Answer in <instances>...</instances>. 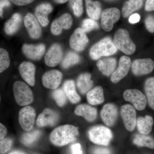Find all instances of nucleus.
<instances>
[{"label": "nucleus", "instance_id": "obj_48", "mask_svg": "<svg viewBox=\"0 0 154 154\" xmlns=\"http://www.w3.org/2000/svg\"><path fill=\"white\" fill-rule=\"evenodd\" d=\"M9 154H25V153L23 152L22 151L19 150H15L14 151L11 152Z\"/></svg>", "mask_w": 154, "mask_h": 154}, {"label": "nucleus", "instance_id": "obj_24", "mask_svg": "<svg viewBox=\"0 0 154 154\" xmlns=\"http://www.w3.org/2000/svg\"><path fill=\"white\" fill-rule=\"evenodd\" d=\"M117 61L113 58H107L98 61L97 66L102 74L108 76L112 75L115 71Z\"/></svg>", "mask_w": 154, "mask_h": 154}, {"label": "nucleus", "instance_id": "obj_16", "mask_svg": "<svg viewBox=\"0 0 154 154\" xmlns=\"http://www.w3.org/2000/svg\"><path fill=\"white\" fill-rule=\"evenodd\" d=\"M63 78L61 72L57 70L47 72L42 77V82L45 88L56 90L60 85Z\"/></svg>", "mask_w": 154, "mask_h": 154}, {"label": "nucleus", "instance_id": "obj_41", "mask_svg": "<svg viewBox=\"0 0 154 154\" xmlns=\"http://www.w3.org/2000/svg\"><path fill=\"white\" fill-rule=\"evenodd\" d=\"M92 154H110V152L109 149L105 147H95L92 149Z\"/></svg>", "mask_w": 154, "mask_h": 154}, {"label": "nucleus", "instance_id": "obj_39", "mask_svg": "<svg viewBox=\"0 0 154 154\" xmlns=\"http://www.w3.org/2000/svg\"><path fill=\"white\" fill-rule=\"evenodd\" d=\"M13 141L8 138L0 140V154H5L11 149Z\"/></svg>", "mask_w": 154, "mask_h": 154}, {"label": "nucleus", "instance_id": "obj_34", "mask_svg": "<svg viewBox=\"0 0 154 154\" xmlns=\"http://www.w3.org/2000/svg\"><path fill=\"white\" fill-rule=\"evenodd\" d=\"M41 134V131L38 130H35L26 133L22 135L21 142L25 146H30L38 140Z\"/></svg>", "mask_w": 154, "mask_h": 154}, {"label": "nucleus", "instance_id": "obj_47", "mask_svg": "<svg viewBox=\"0 0 154 154\" xmlns=\"http://www.w3.org/2000/svg\"><path fill=\"white\" fill-rule=\"evenodd\" d=\"M11 5V3L9 0H0V6L3 9Z\"/></svg>", "mask_w": 154, "mask_h": 154}, {"label": "nucleus", "instance_id": "obj_46", "mask_svg": "<svg viewBox=\"0 0 154 154\" xmlns=\"http://www.w3.org/2000/svg\"><path fill=\"white\" fill-rule=\"evenodd\" d=\"M140 16L138 14H132L129 18V22L131 24H135L139 22L140 20Z\"/></svg>", "mask_w": 154, "mask_h": 154}, {"label": "nucleus", "instance_id": "obj_32", "mask_svg": "<svg viewBox=\"0 0 154 154\" xmlns=\"http://www.w3.org/2000/svg\"><path fill=\"white\" fill-rule=\"evenodd\" d=\"M133 143L138 146L154 149V140L151 137L145 134L136 135L133 140Z\"/></svg>", "mask_w": 154, "mask_h": 154}, {"label": "nucleus", "instance_id": "obj_22", "mask_svg": "<svg viewBox=\"0 0 154 154\" xmlns=\"http://www.w3.org/2000/svg\"><path fill=\"white\" fill-rule=\"evenodd\" d=\"M22 22L21 15L16 13L12 15L9 20L5 22L4 26V31L8 36H13L20 29Z\"/></svg>", "mask_w": 154, "mask_h": 154}, {"label": "nucleus", "instance_id": "obj_1", "mask_svg": "<svg viewBox=\"0 0 154 154\" xmlns=\"http://www.w3.org/2000/svg\"><path fill=\"white\" fill-rule=\"evenodd\" d=\"M79 134L78 127L65 125L53 131L50 135V140L54 145L62 146L75 141Z\"/></svg>", "mask_w": 154, "mask_h": 154}, {"label": "nucleus", "instance_id": "obj_28", "mask_svg": "<svg viewBox=\"0 0 154 154\" xmlns=\"http://www.w3.org/2000/svg\"><path fill=\"white\" fill-rule=\"evenodd\" d=\"M154 122L152 117L149 116L140 117L137 120L136 125L139 131L142 134H147L152 131Z\"/></svg>", "mask_w": 154, "mask_h": 154}, {"label": "nucleus", "instance_id": "obj_23", "mask_svg": "<svg viewBox=\"0 0 154 154\" xmlns=\"http://www.w3.org/2000/svg\"><path fill=\"white\" fill-rule=\"evenodd\" d=\"M75 113L77 116H82L88 122L94 121L97 115V111L96 108L85 104L77 106L75 109Z\"/></svg>", "mask_w": 154, "mask_h": 154}, {"label": "nucleus", "instance_id": "obj_42", "mask_svg": "<svg viewBox=\"0 0 154 154\" xmlns=\"http://www.w3.org/2000/svg\"><path fill=\"white\" fill-rule=\"evenodd\" d=\"M72 154H83L81 144L79 143L74 144L71 146Z\"/></svg>", "mask_w": 154, "mask_h": 154}, {"label": "nucleus", "instance_id": "obj_35", "mask_svg": "<svg viewBox=\"0 0 154 154\" xmlns=\"http://www.w3.org/2000/svg\"><path fill=\"white\" fill-rule=\"evenodd\" d=\"M80 60L79 56L75 52L70 51L67 54L61 63L63 69H68L72 66L79 63Z\"/></svg>", "mask_w": 154, "mask_h": 154}, {"label": "nucleus", "instance_id": "obj_4", "mask_svg": "<svg viewBox=\"0 0 154 154\" xmlns=\"http://www.w3.org/2000/svg\"><path fill=\"white\" fill-rule=\"evenodd\" d=\"M113 43L117 49L126 54L134 52L136 46L130 37L128 31L123 29H119L114 35Z\"/></svg>", "mask_w": 154, "mask_h": 154}, {"label": "nucleus", "instance_id": "obj_37", "mask_svg": "<svg viewBox=\"0 0 154 154\" xmlns=\"http://www.w3.org/2000/svg\"><path fill=\"white\" fill-rule=\"evenodd\" d=\"M70 5L76 17H80L83 14L82 0H70Z\"/></svg>", "mask_w": 154, "mask_h": 154}, {"label": "nucleus", "instance_id": "obj_6", "mask_svg": "<svg viewBox=\"0 0 154 154\" xmlns=\"http://www.w3.org/2000/svg\"><path fill=\"white\" fill-rule=\"evenodd\" d=\"M36 111L31 106L23 107L19 112V124L26 131H30L33 128L36 118Z\"/></svg>", "mask_w": 154, "mask_h": 154}, {"label": "nucleus", "instance_id": "obj_9", "mask_svg": "<svg viewBox=\"0 0 154 154\" xmlns=\"http://www.w3.org/2000/svg\"><path fill=\"white\" fill-rule=\"evenodd\" d=\"M88 42L86 32L82 28H78L71 36L69 45L71 48L77 51H82L87 46Z\"/></svg>", "mask_w": 154, "mask_h": 154}, {"label": "nucleus", "instance_id": "obj_40", "mask_svg": "<svg viewBox=\"0 0 154 154\" xmlns=\"http://www.w3.org/2000/svg\"><path fill=\"white\" fill-rule=\"evenodd\" d=\"M145 25L146 28L149 32H154V19L152 16L147 17L145 20Z\"/></svg>", "mask_w": 154, "mask_h": 154}, {"label": "nucleus", "instance_id": "obj_15", "mask_svg": "<svg viewBox=\"0 0 154 154\" xmlns=\"http://www.w3.org/2000/svg\"><path fill=\"white\" fill-rule=\"evenodd\" d=\"M62 49L58 44H54L50 48L45 57V62L47 66L54 67L60 62L62 59Z\"/></svg>", "mask_w": 154, "mask_h": 154}, {"label": "nucleus", "instance_id": "obj_29", "mask_svg": "<svg viewBox=\"0 0 154 154\" xmlns=\"http://www.w3.org/2000/svg\"><path fill=\"white\" fill-rule=\"evenodd\" d=\"M86 9L88 16L94 20H98L101 14V4L99 2L85 0Z\"/></svg>", "mask_w": 154, "mask_h": 154}, {"label": "nucleus", "instance_id": "obj_49", "mask_svg": "<svg viewBox=\"0 0 154 154\" xmlns=\"http://www.w3.org/2000/svg\"><path fill=\"white\" fill-rule=\"evenodd\" d=\"M55 2L58 3V4H63L69 0H54Z\"/></svg>", "mask_w": 154, "mask_h": 154}, {"label": "nucleus", "instance_id": "obj_10", "mask_svg": "<svg viewBox=\"0 0 154 154\" xmlns=\"http://www.w3.org/2000/svg\"><path fill=\"white\" fill-rule=\"evenodd\" d=\"M121 115L126 129L128 131H133L137 123L136 112L134 107L130 105H123L121 108Z\"/></svg>", "mask_w": 154, "mask_h": 154}, {"label": "nucleus", "instance_id": "obj_11", "mask_svg": "<svg viewBox=\"0 0 154 154\" xmlns=\"http://www.w3.org/2000/svg\"><path fill=\"white\" fill-rule=\"evenodd\" d=\"M24 24L29 35L33 39H37L42 35V28L40 23L36 17L28 13L24 19Z\"/></svg>", "mask_w": 154, "mask_h": 154}, {"label": "nucleus", "instance_id": "obj_38", "mask_svg": "<svg viewBox=\"0 0 154 154\" xmlns=\"http://www.w3.org/2000/svg\"><path fill=\"white\" fill-rule=\"evenodd\" d=\"M82 28L85 32H89L94 29L99 28V24L94 19H84L82 23Z\"/></svg>", "mask_w": 154, "mask_h": 154}, {"label": "nucleus", "instance_id": "obj_21", "mask_svg": "<svg viewBox=\"0 0 154 154\" xmlns=\"http://www.w3.org/2000/svg\"><path fill=\"white\" fill-rule=\"evenodd\" d=\"M52 11V6L48 3H43L36 7L35 16L42 27H46L49 24L48 16Z\"/></svg>", "mask_w": 154, "mask_h": 154}, {"label": "nucleus", "instance_id": "obj_5", "mask_svg": "<svg viewBox=\"0 0 154 154\" xmlns=\"http://www.w3.org/2000/svg\"><path fill=\"white\" fill-rule=\"evenodd\" d=\"M88 135L92 142L104 146H108L113 137L110 130L101 125L92 128L88 131Z\"/></svg>", "mask_w": 154, "mask_h": 154}, {"label": "nucleus", "instance_id": "obj_7", "mask_svg": "<svg viewBox=\"0 0 154 154\" xmlns=\"http://www.w3.org/2000/svg\"><path fill=\"white\" fill-rule=\"evenodd\" d=\"M123 96L125 100L131 102L137 110H142L146 108L147 103L146 96L139 90H126L123 93Z\"/></svg>", "mask_w": 154, "mask_h": 154}, {"label": "nucleus", "instance_id": "obj_8", "mask_svg": "<svg viewBox=\"0 0 154 154\" xmlns=\"http://www.w3.org/2000/svg\"><path fill=\"white\" fill-rule=\"evenodd\" d=\"M120 12L116 8H110L103 11L101 17V26L103 30L109 32L112 30L114 23L119 20Z\"/></svg>", "mask_w": 154, "mask_h": 154}, {"label": "nucleus", "instance_id": "obj_27", "mask_svg": "<svg viewBox=\"0 0 154 154\" xmlns=\"http://www.w3.org/2000/svg\"><path fill=\"white\" fill-rule=\"evenodd\" d=\"M87 100L91 105H96L102 104L104 102L103 89L100 86H97L90 90L87 93Z\"/></svg>", "mask_w": 154, "mask_h": 154}, {"label": "nucleus", "instance_id": "obj_43", "mask_svg": "<svg viewBox=\"0 0 154 154\" xmlns=\"http://www.w3.org/2000/svg\"><path fill=\"white\" fill-rule=\"evenodd\" d=\"M12 2L18 6H23L33 2L34 0H10Z\"/></svg>", "mask_w": 154, "mask_h": 154}, {"label": "nucleus", "instance_id": "obj_3", "mask_svg": "<svg viewBox=\"0 0 154 154\" xmlns=\"http://www.w3.org/2000/svg\"><path fill=\"white\" fill-rule=\"evenodd\" d=\"M13 90L15 101L18 105L27 106L33 102V92L25 83L17 81L13 85Z\"/></svg>", "mask_w": 154, "mask_h": 154}, {"label": "nucleus", "instance_id": "obj_50", "mask_svg": "<svg viewBox=\"0 0 154 154\" xmlns=\"http://www.w3.org/2000/svg\"><path fill=\"white\" fill-rule=\"evenodd\" d=\"M3 14H4L3 8L0 6V18H3Z\"/></svg>", "mask_w": 154, "mask_h": 154}, {"label": "nucleus", "instance_id": "obj_20", "mask_svg": "<svg viewBox=\"0 0 154 154\" xmlns=\"http://www.w3.org/2000/svg\"><path fill=\"white\" fill-rule=\"evenodd\" d=\"M102 121L108 126L115 124L118 116V110L115 105L107 104L104 105L100 112Z\"/></svg>", "mask_w": 154, "mask_h": 154}, {"label": "nucleus", "instance_id": "obj_45", "mask_svg": "<svg viewBox=\"0 0 154 154\" xmlns=\"http://www.w3.org/2000/svg\"><path fill=\"white\" fill-rule=\"evenodd\" d=\"M145 10L147 11H154V0H147L145 5Z\"/></svg>", "mask_w": 154, "mask_h": 154}, {"label": "nucleus", "instance_id": "obj_36", "mask_svg": "<svg viewBox=\"0 0 154 154\" xmlns=\"http://www.w3.org/2000/svg\"><path fill=\"white\" fill-rule=\"evenodd\" d=\"M52 96L57 104L59 107H63L66 103V96L63 90L59 89L55 90L52 93Z\"/></svg>", "mask_w": 154, "mask_h": 154}, {"label": "nucleus", "instance_id": "obj_14", "mask_svg": "<svg viewBox=\"0 0 154 154\" xmlns=\"http://www.w3.org/2000/svg\"><path fill=\"white\" fill-rule=\"evenodd\" d=\"M131 65V60L129 57H122L119 60L118 67L111 75V82L116 83L123 79L128 73Z\"/></svg>", "mask_w": 154, "mask_h": 154}, {"label": "nucleus", "instance_id": "obj_18", "mask_svg": "<svg viewBox=\"0 0 154 154\" xmlns=\"http://www.w3.org/2000/svg\"><path fill=\"white\" fill-rule=\"evenodd\" d=\"M19 71L23 79L30 86L35 85L36 67L33 64L29 62H23L19 65Z\"/></svg>", "mask_w": 154, "mask_h": 154}, {"label": "nucleus", "instance_id": "obj_13", "mask_svg": "<svg viewBox=\"0 0 154 154\" xmlns=\"http://www.w3.org/2000/svg\"><path fill=\"white\" fill-rule=\"evenodd\" d=\"M72 25V18L69 14H64L55 19L51 26V31L53 35H60L63 29H69Z\"/></svg>", "mask_w": 154, "mask_h": 154}, {"label": "nucleus", "instance_id": "obj_25", "mask_svg": "<svg viewBox=\"0 0 154 154\" xmlns=\"http://www.w3.org/2000/svg\"><path fill=\"white\" fill-rule=\"evenodd\" d=\"M63 91L71 103L76 104L80 102L81 97L77 93L73 81L69 80L66 81L63 84Z\"/></svg>", "mask_w": 154, "mask_h": 154}, {"label": "nucleus", "instance_id": "obj_44", "mask_svg": "<svg viewBox=\"0 0 154 154\" xmlns=\"http://www.w3.org/2000/svg\"><path fill=\"white\" fill-rule=\"evenodd\" d=\"M7 133H8V130L7 128L0 122V140L5 138Z\"/></svg>", "mask_w": 154, "mask_h": 154}, {"label": "nucleus", "instance_id": "obj_19", "mask_svg": "<svg viewBox=\"0 0 154 154\" xmlns=\"http://www.w3.org/2000/svg\"><path fill=\"white\" fill-rule=\"evenodd\" d=\"M22 51L27 57L32 60H38L41 59L45 51V45L39 44L37 45L25 44L22 47Z\"/></svg>", "mask_w": 154, "mask_h": 154}, {"label": "nucleus", "instance_id": "obj_17", "mask_svg": "<svg viewBox=\"0 0 154 154\" xmlns=\"http://www.w3.org/2000/svg\"><path fill=\"white\" fill-rule=\"evenodd\" d=\"M58 114L54 110L46 108L38 115L36 124L39 127L54 126L59 120Z\"/></svg>", "mask_w": 154, "mask_h": 154}, {"label": "nucleus", "instance_id": "obj_51", "mask_svg": "<svg viewBox=\"0 0 154 154\" xmlns=\"http://www.w3.org/2000/svg\"><path fill=\"white\" fill-rule=\"evenodd\" d=\"M1 95H0V102H1Z\"/></svg>", "mask_w": 154, "mask_h": 154}, {"label": "nucleus", "instance_id": "obj_26", "mask_svg": "<svg viewBox=\"0 0 154 154\" xmlns=\"http://www.w3.org/2000/svg\"><path fill=\"white\" fill-rule=\"evenodd\" d=\"M91 75L88 73L82 74L78 77L77 86L80 93L87 94L93 86V82L91 80Z\"/></svg>", "mask_w": 154, "mask_h": 154}, {"label": "nucleus", "instance_id": "obj_2", "mask_svg": "<svg viewBox=\"0 0 154 154\" xmlns=\"http://www.w3.org/2000/svg\"><path fill=\"white\" fill-rule=\"evenodd\" d=\"M117 49L111 38L106 37L100 40L91 48L90 55L92 59H99L102 56H109L117 52Z\"/></svg>", "mask_w": 154, "mask_h": 154}, {"label": "nucleus", "instance_id": "obj_12", "mask_svg": "<svg viewBox=\"0 0 154 154\" xmlns=\"http://www.w3.org/2000/svg\"><path fill=\"white\" fill-rule=\"evenodd\" d=\"M131 68L135 75L148 74L154 69V62L150 58L136 60L131 64Z\"/></svg>", "mask_w": 154, "mask_h": 154}, {"label": "nucleus", "instance_id": "obj_30", "mask_svg": "<svg viewBox=\"0 0 154 154\" xmlns=\"http://www.w3.org/2000/svg\"><path fill=\"white\" fill-rule=\"evenodd\" d=\"M142 5V0H129L125 2L122 9L123 17L125 18L129 17L134 11L140 8Z\"/></svg>", "mask_w": 154, "mask_h": 154}, {"label": "nucleus", "instance_id": "obj_31", "mask_svg": "<svg viewBox=\"0 0 154 154\" xmlns=\"http://www.w3.org/2000/svg\"><path fill=\"white\" fill-rule=\"evenodd\" d=\"M145 91L150 107L154 110V78H150L146 80Z\"/></svg>", "mask_w": 154, "mask_h": 154}, {"label": "nucleus", "instance_id": "obj_33", "mask_svg": "<svg viewBox=\"0 0 154 154\" xmlns=\"http://www.w3.org/2000/svg\"><path fill=\"white\" fill-rule=\"evenodd\" d=\"M11 64L9 51L6 48L0 47V74L8 69Z\"/></svg>", "mask_w": 154, "mask_h": 154}]
</instances>
